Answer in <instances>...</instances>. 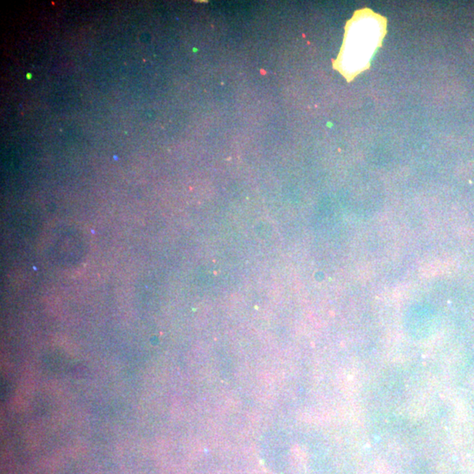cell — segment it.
<instances>
[{
  "label": "cell",
  "instance_id": "6da1fadb",
  "mask_svg": "<svg viewBox=\"0 0 474 474\" xmlns=\"http://www.w3.org/2000/svg\"><path fill=\"white\" fill-rule=\"evenodd\" d=\"M386 19L369 9L356 12L346 26L344 45L337 67L351 79L368 68L386 33Z\"/></svg>",
  "mask_w": 474,
  "mask_h": 474
}]
</instances>
